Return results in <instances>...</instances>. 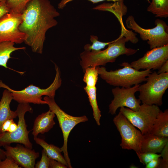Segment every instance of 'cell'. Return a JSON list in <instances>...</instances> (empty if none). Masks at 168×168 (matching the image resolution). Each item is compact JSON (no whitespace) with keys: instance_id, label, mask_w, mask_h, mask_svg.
I'll return each mask as SVG.
<instances>
[{"instance_id":"cell-16","label":"cell","mask_w":168,"mask_h":168,"mask_svg":"<svg viewBox=\"0 0 168 168\" xmlns=\"http://www.w3.org/2000/svg\"><path fill=\"white\" fill-rule=\"evenodd\" d=\"M55 114L51 110L39 115L35 119L32 128V134L36 137L39 133L43 134L49 131L55 124L54 118Z\"/></svg>"},{"instance_id":"cell-39","label":"cell","mask_w":168,"mask_h":168,"mask_svg":"<svg viewBox=\"0 0 168 168\" xmlns=\"http://www.w3.org/2000/svg\"><path fill=\"white\" fill-rule=\"evenodd\" d=\"M3 0H0V2L2 1H3Z\"/></svg>"},{"instance_id":"cell-8","label":"cell","mask_w":168,"mask_h":168,"mask_svg":"<svg viewBox=\"0 0 168 168\" xmlns=\"http://www.w3.org/2000/svg\"><path fill=\"white\" fill-rule=\"evenodd\" d=\"M160 110L157 105L142 104L137 111L124 107H120L119 111L143 135L150 132Z\"/></svg>"},{"instance_id":"cell-38","label":"cell","mask_w":168,"mask_h":168,"mask_svg":"<svg viewBox=\"0 0 168 168\" xmlns=\"http://www.w3.org/2000/svg\"><path fill=\"white\" fill-rule=\"evenodd\" d=\"M6 157L5 151L0 147V159L2 160L4 159Z\"/></svg>"},{"instance_id":"cell-35","label":"cell","mask_w":168,"mask_h":168,"mask_svg":"<svg viewBox=\"0 0 168 168\" xmlns=\"http://www.w3.org/2000/svg\"><path fill=\"white\" fill-rule=\"evenodd\" d=\"M14 122L13 119H9L6 120L2 125L0 133L8 132L10 124Z\"/></svg>"},{"instance_id":"cell-36","label":"cell","mask_w":168,"mask_h":168,"mask_svg":"<svg viewBox=\"0 0 168 168\" xmlns=\"http://www.w3.org/2000/svg\"><path fill=\"white\" fill-rule=\"evenodd\" d=\"M158 74L168 72V60L164 63L158 69Z\"/></svg>"},{"instance_id":"cell-34","label":"cell","mask_w":168,"mask_h":168,"mask_svg":"<svg viewBox=\"0 0 168 168\" xmlns=\"http://www.w3.org/2000/svg\"><path fill=\"white\" fill-rule=\"evenodd\" d=\"M8 13L9 10L7 7L6 0H4L0 2V18Z\"/></svg>"},{"instance_id":"cell-20","label":"cell","mask_w":168,"mask_h":168,"mask_svg":"<svg viewBox=\"0 0 168 168\" xmlns=\"http://www.w3.org/2000/svg\"><path fill=\"white\" fill-rule=\"evenodd\" d=\"M36 143L42 147L45 151L48 156L67 166L68 165L64 156L61 154L62 150L59 147L52 144H49L42 139L34 137Z\"/></svg>"},{"instance_id":"cell-31","label":"cell","mask_w":168,"mask_h":168,"mask_svg":"<svg viewBox=\"0 0 168 168\" xmlns=\"http://www.w3.org/2000/svg\"><path fill=\"white\" fill-rule=\"evenodd\" d=\"M74 0H61L58 3V8L59 9H63L69 2ZM92 2L93 4H95L98 2L104 1H113L114 2L124 1V0H88Z\"/></svg>"},{"instance_id":"cell-28","label":"cell","mask_w":168,"mask_h":168,"mask_svg":"<svg viewBox=\"0 0 168 168\" xmlns=\"http://www.w3.org/2000/svg\"><path fill=\"white\" fill-rule=\"evenodd\" d=\"M21 168L11 157L6 156V158L2 160L0 159V168Z\"/></svg>"},{"instance_id":"cell-6","label":"cell","mask_w":168,"mask_h":168,"mask_svg":"<svg viewBox=\"0 0 168 168\" xmlns=\"http://www.w3.org/2000/svg\"><path fill=\"white\" fill-rule=\"evenodd\" d=\"M126 23L128 28L139 34L143 40L147 41L151 49L168 44V26L163 21L157 19L155 21V27L146 29L139 26L132 16H129Z\"/></svg>"},{"instance_id":"cell-33","label":"cell","mask_w":168,"mask_h":168,"mask_svg":"<svg viewBox=\"0 0 168 168\" xmlns=\"http://www.w3.org/2000/svg\"><path fill=\"white\" fill-rule=\"evenodd\" d=\"M67 167V166L62 163L50 158V168H66Z\"/></svg>"},{"instance_id":"cell-30","label":"cell","mask_w":168,"mask_h":168,"mask_svg":"<svg viewBox=\"0 0 168 168\" xmlns=\"http://www.w3.org/2000/svg\"><path fill=\"white\" fill-rule=\"evenodd\" d=\"M161 159L158 168H168V142L165 145L161 152Z\"/></svg>"},{"instance_id":"cell-15","label":"cell","mask_w":168,"mask_h":168,"mask_svg":"<svg viewBox=\"0 0 168 168\" xmlns=\"http://www.w3.org/2000/svg\"><path fill=\"white\" fill-rule=\"evenodd\" d=\"M167 142L168 138L159 137L150 133L142 135L141 152L161 153Z\"/></svg>"},{"instance_id":"cell-19","label":"cell","mask_w":168,"mask_h":168,"mask_svg":"<svg viewBox=\"0 0 168 168\" xmlns=\"http://www.w3.org/2000/svg\"><path fill=\"white\" fill-rule=\"evenodd\" d=\"M151 133L157 136L168 138V110L164 111L161 110L158 113Z\"/></svg>"},{"instance_id":"cell-12","label":"cell","mask_w":168,"mask_h":168,"mask_svg":"<svg viewBox=\"0 0 168 168\" xmlns=\"http://www.w3.org/2000/svg\"><path fill=\"white\" fill-rule=\"evenodd\" d=\"M140 85L127 88L116 86L113 88L112 92L114 99L109 105V113L114 114L118 108L125 107L134 111L138 110L141 102L136 98L135 93L139 91Z\"/></svg>"},{"instance_id":"cell-17","label":"cell","mask_w":168,"mask_h":168,"mask_svg":"<svg viewBox=\"0 0 168 168\" xmlns=\"http://www.w3.org/2000/svg\"><path fill=\"white\" fill-rule=\"evenodd\" d=\"M92 9L102 11L110 12L114 15L119 21L121 26V32L128 33L130 30L124 27L122 21V17L127 12V7L124 3V1L114 3L104 2L93 8Z\"/></svg>"},{"instance_id":"cell-27","label":"cell","mask_w":168,"mask_h":168,"mask_svg":"<svg viewBox=\"0 0 168 168\" xmlns=\"http://www.w3.org/2000/svg\"><path fill=\"white\" fill-rule=\"evenodd\" d=\"M136 153L141 163L146 165L152 159L160 157L161 154L156 153L145 152H136Z\"/></svg>"},{"instance_id":"cell-11","label":"cell","mask_w":168,"mask_h":168,"mask_svg":"<svg viewBox=\"0 0 168 168\" xmlns=\"http://www.w3.org/2000/svg\"><path fill=\"white\" fill-rule=\"evenodd\" d=\"M22 21L21 14L8 13L0 18V42L20 44L24 42L26 35L19 28Z\"/></svg>"},{"instance_id":"cell-23","label":"cell","mask_w":168,"mask_h":168,"mask_svg":"<svg viewBox=\"0 0 168 168\" xmlns=\"http://www.w3.org/2000/svg\"><path fill=\"white\" fill-rule=\"evenodd\" d=\"M84 89L87 93L89 100L92 108L93 117L97 124L100 125V120L101 116V111L99 108L96 99V86L89 87L86 86Z\"/></svg>"},{"instance_id":"cell-14","label":"cell","mask_w":168,"mask_h":168,"mask_svg":"<svg viewBox=\"0 0 168 168\" xmlns=\"http://www.w3.org/2000/svg\"><path fill=\"white\" fill-rule=\"evenodd\" d=\"M3 147L6 150V156L12 157L21 167L35 168V160L39 156V152L20 144L15 147L10 145Z\"/></svg>"},{"instance_id":"cell-4","label":"cell","mask_w":168,"mask_h":168,"mask_svg":"<svg viewBox=\"0 0 168 168\" xmlns=\"http://www.w3.org/2000/svg\"><path fill=\"white\" fill-rule=\"evenodd\" d=\"M56 75L52 83L46 89L31 84L20 91L13 90L0 80V87L9 90L12 93L13 99L19 103H32L37 104H47V102L42 100V96H46L54 98L56 91L61 86L62 79L61 73L58 66L54 63Z\"/></svg>"},{"instance_id":"cell-26","label":"cell","mask_w":168,"mask_h":168,"mask_svg":"<svg viewBox=\"0 0 168 168\" xmlns=\"http://www.w3.org/2000/svg\"><path fill=\"white\" fill-rule=\"evenodd\" d=\"M98 37L95 35H90V40L92 43L91 45L87 44L84 47L85 50L87 51H99L105 48L106 45H108L112 42H102L98 40Z\"/></svg>"},{"instance_id":"cell-25","label":"cell","mask_w":168,"mask_h":168,"mask_svg":"<svg viewBox=\"0 0 168 168\" xmlns=\"http://www.w3.org/2000/svg\"><path fill=\"white\" fill-rule=\"evenodd\" d=\"M83 81L86 86L89 87H95L98 78V74L96 67H89L85 70Z\"/></svg>"},{"instance_id":"cell-32","label":"cell","mask_w":168,"mask_h":168,"mask_svg":"<svg viewBox=\"0 0 168 168\" xmlns=\"http://www.w3.org/2000/svg\"><path fill=\"white\" fill-rule=\"evenodd\" d=\"M161 159L160 157L154 159L146 165V168H158Z\"/></svg>"},{"instance_id":"cell-37","label":"cell","mask_w":168,"mask_h":168,"mask_svg":"<svg viewBox=\"0 0 168 168\" xmlns=\"http://www.w3.org/2000/svg\"><path fill=\"white\" fill-rule=\"evenodd\" d=\"M17 127V124H16L15 122H14L10 124L8 132H13L16 129Z\"/></svg>"},{"instance_id":"cell-1","label":"cell","mask_w":168,"mask_h":168,"mask_svg":"<svg viewBox=\"0 0 168 168\" xmlns=\"http://www.w3.org/2000/svg\"><path fill=\"white\" fill-rule=\"evenodd\" d=\"M60 13L49 0H31L22 14L19 30L26 35L24 42L34 53L42 54L46 34L58 22Z\"/></svg>"},{"instance_id":"cell-9","label":"cell","mask_w":168,"mask_h":168,"mask_svg":"<svg viewBox=\"0 0 168 168\" xmlns=\"http://www.w3.org/2000/svg\"><path fill=\"white\" fill-rule=\"evenodd\" d=\"M16 110L18 118L17 128L12 132H6L0 133V147L10 145L12 143H18L32 149V144L29 138L30 131L27 128L25 115L27 112L32 113L33 109L29 103H19Z\"/></svg>"},{"instance_id":"cell-13","label":"cell","mask_w":168,"mask_h":168,"mask_svg":"<svg viewBox=\"0 0 168 168\" xmlns=\"http://www.w3.org/2000/svg\"><path fill=\"white\" fill-rule=\"evenodd\" d=\"M168 60V44L151 49L142 57L128 63V65L138 71L141 69L158 70Z\"/></svg>"},{"instance_id":"cell-29","label":"cell","mask_w":168,"mask_h":168,"mask_svg":"<svg viewBox=\"0 0 168 168\" xmlns=\"http://www.w3.org/2000/svg\"><path fill=\"white\" fill-rule=\"evenodd\" d=\"M42 156L40 160L35 164V168H49L50 158L44 149L42 151Z\"/></svg>"},{"instance_id":"cell-3","label":"cell","mask_w":168,"mask_h":168,"mask_svg":"<svg viewBox=\"0 0 168 168\" xmlns=\"http://www.w3.org/2000/svg\"><path fill=\"white\" fill-rule=\"evenodd\" d=\"M128 62L120 64L124 67L114 71H107L104 67H96L100 77L110 85L127 88L139 84L146 81L148 75L151 73V70L139 71L130 66Z\"/></svg>"},{"instance_id":"cell-7","label":"cell","mask_w":168,"mask_h":168,"mask_svg":"<svg viewBox=\"0 0 168 168\" xmlns=\"http://www.w3.org/2000/svg\"><path fill=\"white\" fill-rule=\"evenodd\" d=\"M44 100L47 102L49 109L52 111L57 116L63 138V144L60 149L63 153L64 157L68 167L72 168V167L68 155L67 148L69 135L71 130L76 125L80 123L87 121L88 119L85 115L76 117L67 114L58 105L54 98L46 96L44 98Z\"/></svg>"},{"instance_id":"cell-21","label":"cell","mask_w":168,"mask_h":168,"mask_svg":"<svg viewBox=\"0 0 168 168\" xmlns=\"http://www.w3.org/2000/svg\"><path fill=\"white\" fill-rule=\"evenodd\" d=\"M15 43L11 41L0 42V66L9 68L7 66L8 60L11 58V55L13 52L18 50H24L25 47H16Z\"/></svg>"},{"instance_id":"cell-2","label":"cell","mask_w":168,"mask_h":168,"mask_svg":"<svg viewBox=\"0 0 168 168\" xmlns=\"http://www.w3.org/2000/svg\"><path fill=\"white\" fill-rule=\"evenodd\" d=\"M128 40L123 34L121 33L119 37L108 45V47L103 50L87 51L84 50L80 54V65L84 72L89 67H96L105 66L109 63L115 62L116 58L120 55H133L138 50L128 48L125 46Z\"/></svg>"},{"instance_id":"cell-10","label":"cell","mask_w":168,"mask_h":168,"mask_svg":"<svg viewBox=\"0 0 168 168\" xmlns=\"http://www.w3.org/2000/svg\"><path fill=\"white\" fill-rule=\"evenodd\" d=\"M113 122L120 135V146L123 149L133 150L141 152L142 134L119 111L113 119Z\"/></svg>"},{"instance_id":"cell-24","label":"cell","mask_w":168,"mask_h":168,"mask_svg":"<svg viewBox=\"0 0 168 168\" xmlns=\"http://www.w3.org/2000/svg\"><path fill=\"white\" fill-rule=\"evenodd\" d=\"M31 0H6L7 7L9 13L22 14L26 6Z\"/></svg>"},{"instance_id":"cell-18","label":"cell","mask_w":168,"mask_h":168,"mask_svg":"<svg viewBox=\"0 0 168 168\" xmlns=\"http://www.w3.org/2000/svg\"><path fill=\"white\" fill-rule=\"evenodd\" d=\"M13 99L11 92L5 89L0 100V132L2 125L6 120L13 119L18 116L16 111H12L10 108V104Z\"/></svg>"},{"instance_id":"cell-22","label":"cell","mask_w":168,"mask_h":168,"mask_svg":"<svg viewBox=\"0 0 168 168\" xmlns=\"http://www.w3.org/2000/svg\"><path fill=\"white\" fill-rule=\"evenodd\" d=\"M147 0L149 2L150 0ZM151 0L147 8L148 12L156 17L166 18L168 17V0Z\"/></svg>"},{"instance_id":"cell-5","label":"cell","mask_w":168,"mask_h":168,"mask_svg":"<svg viewBox=\"0 0 168 168\" xmlns=\"http://www.w3.org/2000/svg\"><path fill=\"white\" fill-rule=\"evenodd\" d=\"M146 81L140 85L139 99L142 104L161 105L163 96L168 87V72L158 74L155 71L152 72L147 76Z\"/></svg>"}]
</instances>
